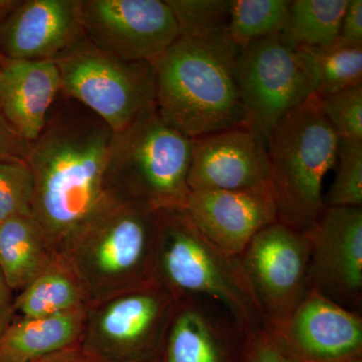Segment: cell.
Returning a JSON list of instances; mask_svg holds the SVG:
<instances>
[{"mask_svg":"<svg viewBox=\"0 0 362 362\" xmlns=\"http://www.w3.org/2000/svg\"><path fill=\"white\" fill-rule=\"evenodd\" d=\"M114 131L83 105L59 94L25 162L33 180V218L54 255L110 197L106 165Z\"/></svg>","mask_w":362,"mask_h":362,"instance_id":"1","label":"cell"},{"mask_svg":"<svg viewBox=\"0 0 362 362\" xmlns=\"http://www.w3.org/2000/svg\"><path fill=\"white\" fill-rule=\"evenodd\" d=\"M240 47L226 33L180 37L153 64L156 106L164 122L190 139L247 127L235 80Z\"/></svg>","mask_w":362,"mask_h":362,"instance_id":"2","label":"cell"},{"mask_svg":"<svg viewBox=\"0 0 362 362\" xmlns=\"http://www.w3.org/2000/svg\"><path fill=\"white\" fill-rule=\"evenodd\" d=\"M159 209L107 197L71 235L66 254L90 303L156 278Z\"/></svg>","mask_w":362,"mask_h":362,"instance_id":"3","label":"cell"},{"mask_svg":"<svg viewBox=\"0 0 362 362\" xmlns=\"http://www.w3.org/2000/svg\"><path fill=\"white\" fill-rule=\"evenodd\" d=\"M156 278L176 300L201 297L220 305L245 334L266 326L240 257L202 235L183 207L159 209Z\"/></svg>","mask_w":362,"mask_h":362,"instance_id":"4","label":"cell"},{"mask_svg":"<svg viewBox=\"0 0 362 362\" xmlns=\"http://www.w3.org/2000/svg\"><path fill=\"white\" fill-rule=\"evenodd\" d=\"M339 140L315 94L279 121L267 142L279 221L306 230L322 213V183Z\"/></svg>","mask_w":362,"mask_h":362,"instance_id":"5","label":"cell"},{"mask_svg":"<svg viewBox=\"0 0 362 362\" xmlns=\"http://www.w3.org/2000/svg\"><path fill=\"white\" fill-rule=\"evenodd\" d=\"M192 145L152 107L114 132L106 165L108 194L156 209L185 207Z\"/></svg>","mask_w":362,"mask_h":362,"instance_id":"6","label":"cell"},{"mask_svg":"<svg viewBox=\"0 0 362 362\" xmlns=\"http://www.w3.org/2000/svg\"><path fill=\"white\" fill-rule=\"evenodd\" d=\"M61 95L96 114L114 132L156 106L153 66L126 61L84 39L54 59Z\"/></svg>","mask_w":362,"mask_h":362,"instance_id":"7","label":"cell"},{"mask_svg":"<svg viewBox=\"0 0 362 362\" xmlns=\"http://www.w3.org/2000/svg\"><path fill=\"white\" fill-rule=\"evenodd\" d=\"M177 300L157 279L88 307L86 349L108 362H150L163 354Z\"/></svg>","mask_w":362,"mask_h":362,"instance_id":"8","label":"cell"},{"mask_svg":"<svg viewBox=\"0 0 362 362\" xmlns=\"http://www.w3.org/2000/svg\"><path fill=\"white\" fill-rule=\"evenodd\" d=\"M235 80L247 114V127L264 141L279 121L314 94L295 52L282 35L242 47Z\"/></svg>","mask_w":362,"mask_h":362,"instance_id":"9","label":"cell"},{"mask_svg":"<svg viewBox=\"0 0 362 362\" xmlns=\"http://www.w3.org/2000/svg\"><path fill=\"white\" fill-rule=\"evenodd\" d=\"M240 259L266 325L277 327L310 289L306 232L278 220L252 238Z\"/></svg>","mask_w":362,"mask_h":362,"instance_id":"10","label":"cell"},{"mask_svg":"<svg viewBox=\"0 0 362 362\" xmlns=\"http://www.w3.org/2000/svg\"><path fill=\"white\" fill-rule=\"evenodd\" d=\"M80 18L93 47L126 61L153 65L180 37L165 0H81Z\"/></svg>","mask_w":362,"mask_h":362,"instance_id":"11","label":"cell"},{"mask_svg":"<svg viewBox=\"0 0 362 362\" xmlns=\"http://www.w3.org/2000/svg\"><path fill=\"white\" fill-rule=\"evenodd\" d=\"M309 286L349 310L362 305V206H325L305 230Z\"/></svg>","mask_w":362,"mask_h":362,"instance_id":"12","label":"cell"},{"mask_svg":"<svg viewBox=\"0 0 362 362\" xmlns=\"http://www.w3.org/2000/svg\"><path fill=\"white\" fill-rule=\"evenodd\" d=\"M301 362H362V316L310 288L285 322L272 327Z\"/></svg>","mask_w":362,"mask_h":362,"instance_id":"13","label":"cell"},{"mask_svg":"<svg viewBox=\"0 0 362 362\" xmlns=\"http://www.w3.org/2000/svg\"><path fill=\"white\" fill-rule=\"evenodd\" d=\"M185 211L221 251L240 257L252 238L278 221L271 183L240 190L190 192Z\"/></svg>","mask_w":362,"mask_h":362,"instance_id":"14","label":"cell"},{"mask_svg":"<svg viewBox=\"0 0 362 362\" xmlns=\"http://www.w3.org/2000/svg\"><path fill=\"white\" fill-rule=\"evenodd\" d=\"M271 183L266 142L249 127L194 139L187 185L195 190H240Z\"/></svg>","mask_w":362,"mask_h":362,"instance_id":"15","label":"cell"},{"mask_svg":"<svg viewBox=\"0 0 362 362\" xmlns=\"http://www.w3.org/2000/svg\"><path fill=\"white\" fill-rule=\"evenodd\" d=\"M81 0H21L0 25V56L54 61L85 39Z\"/></svg>","mask_w":362,"mask_h":362,"instance_id":"16","label":"cell"},{"mask_svg":"<svg viewBox=\"0 0 362 362\" xmlns=\"http://www.w3.org/2000/svg\"><path fill=\"white\" fill-rule=\"evenodd\" d=\"M245 334L211 300H177L163 349L164 362H242Z\"/></svg>","mask_w":362,"mask_h":362,"instance_id":"17","label":"cell"},{"mask_svg":"<svg viewBox=\"0 0 362 362\" xmlns=\"http://www.w3.org/2000/svg\"><path fill=\"white\" fill-rule=\"evenodd\" d=\"M59 94L61 80L54 61L2 58L0 114L25 142L37 139Z\"/></svg>","mask_w":362,"mask_h":362,"instance_id":"18","label":"cell"},{"mask_svg":"<svg viewBox=\"0 0 362 362\" xmlns=\"http://www.w3.org/2000/svg\"><path fill=\"white\" fill-rule=\"evenodd\" d=\"M88 307L54 315L14 317L0 335V362H35L82 344Z\"/></svg>","mask_w":362,"mask_h":362,"instance_id":"19","label":"cell"},{"mask_svg":"<svg viewBox=\"0 0 362 362\" xmlns=\"http://www.w3.org/2000/svg\"><path fill=\"white\" fill-rule=\"evenodd\" d=\"M85 283L66 254L54 255L49 265L14 297L16 316L40 317L89 306Z\"/></svg>","mask_w":362,"mask_h":362,"instance_id":"20","label":"cell"},{"mask_svg":"<svg viewBox=\"0 0 362 362\" xmlns=\"http://www.w3.org/2000/svg\"><path fill=\"white\" fill-rule=\"evenodd\" d=\"M54 256L33 216L0 221V269L14 293L30 284Z\"/></svg>","mask_w":362,"mask_h":362,"instance_id":"21","label":"cell"},{"mask_svg":"<svg viewBox=\"0 0 362 362\" xmlns=\"http://www.w3.org/2000/svg\"><path fill=\"white\" fill-rule=\"evenodd\" d=\"M300 65L319 97L362 85V47L337 40L326 47H297Z\"/></svg>","mask_w":362,"mask_h":362,"instance_id":"22","label":"cell"},{"mask_svg":"<svg viewBox=\"0 0 362 362\" xmlns=\"http://www.w3.org/2000/svg\"><path fill=\"white\" fill-rule=\"evenodd\" d=\"M349 0H294L282 37L291 47H326L339 37Z\"/></svg>","mask_w":362,"mask_h":362,"instance_id":"23","label":"cell"},{"mask_svg":"<svg viewBox=\"0 0 362 362\" xmlns=\"http://www.w3.org/2000/svg\"><path fill=\"white\" fill-rule=\"evenodd\" d=\"M289 0H230L226 35L240 49L282 35L289 18Z\"/></svg>","mask_w":362,"mask_h":362,"instance_id":"24","label":"cell"},{"mask_svg":"<svg viewBox=\"0 0 362 362\" xmlns=\"http://www.w3.org/2000/svg\"><path fill=\"white\" fill-rule=\"evenodd\" d=\"M181 37L207 39L226 33L230 0H165Z\"/></svg>","mask_w":362,"mask_h":362,"instance_id":"25","label":"cell"},{"mask_svg":"<svg viewBox=\"0 0 362 362\" xmlns=\"http://www.w3.org/2000/svg\"><path fill=\"white\" fill-rule=\"evenodd\" d=\"M337 173L326 206H362V142L340 139Z\"/></svg>","mask_w":362,"mask_h":362,"instance_id":"26","label":"cell"},{"mask_svg":"<svg viewBox=\"0 0 362 362\" xmlns=\"http://www.w3.org/2000/svg\"><path fill=\"white\" fill-rule=\"evenodd\" d=\"M33 175L26 162H0V221L33 216Z\"/></svg>","mask_w":362,"mask_h":362,"instance_id":"27","label":"cell"},{"mask_svg":"<svg viewBox=\"0 0 362 362\" xmlns=\"http://www.w3.org/2000/svg\"><path fill=\"white\" fill-rule=\"evenodd\" d=\"M319 99L324 114L340 139L362 142V85Z\"/></svg>","mask_w":362,"mask_h":362,"instance_id":"28","label":"cell"},{"mask_svg":"<svg viewBox=\"0 0 362 362\" xmlns=\"http://www.w3.org/2000/svg\"><path fill=\"white\" fill-rule=\"evenodd\" d=\"M242 362H301L271 326L247 333Z\"/></svg>","mask_w":362,"mask_h":362,"instance_id":"29","label":"cell"},{"mask_svg":"<svg viewBox=\"0 0 362 362\" xmlns=\"http://www.w3.org/2000/svg\"><path fill=\"white\" fill-rule=\"evenodd\" d=\"M30 147L0 114V162L25 161Z\"/></svg>","mask_w":362,"mask_h":362,"instance_id":"30","label":"cell"},{"mask_svg":"<svg viewBox=\"0 0 362 362\" xmlns=\"http://www.w3.org/2000/svg\"><path fill=\"white\" fill-rule=\"evenodd\" d=\"M338 40L351 47H362V0H349Z\"/></svg>","mask_w":362,"mask_h":362,"instance_id":"31","label":"cell"},{"mask_svg":"<svg viewBox=\"0 0 362 362\" xmlns=\"http://www.w3.org/2000/svg\"><path fill=\"white\" fill-rule=\"evenodd\" d=\"M35 362H108L94 352L86 349L84 345L78 344L69 349L59 350L56 354L42 357Z\"/></svg>","mask_w":362,"mask_h":362,"instance_id":"32","label":"cell"},{"mask_svg":"<svg viewBox=\"0 0 362 362\" xmlns=\"http://www.w3.org/2000/svg\"><path fill=\"white\" fill-rule=\"evenodd\" d=\"M14 292L9 287L1 269H0V335L13 322L14 312Z\"/></svg>","mask_w":362,"mask_h":362,"instance_id":"33","label":"cell"},{"mask_svg":"<svg viewBox=\"0 0 362 362\" xmlns=\"http://www.w3.org/2000/svg\"><path fill=\"white\" fill-rule=\"evenodd\" d=\"M21 0H0V25L6 20L14 8L18 6Z\"/></svg>","mask_w":362,"mask_h":362,"instance_id":"34","label":"cell"},{"mask_svg":"<svg viewBox=\"0 0 362 362\" xmlns=\"http://www.w3.org/2000/svg\"><path fill=\"white\" fill-rule=\"evenodd\" d=\"M150 362H164L163 356L157 357V358L153 359V361H151Z\"/></svg>","mask_w":362,"mask_h":362,"instance_id":"35","label":"cell"},{"mask_svg":"<svg viewBox=\"0 0 362 362\" xmlns=\"http://www.w3.org/2000/svg\"><path fill=\"white\" fill-rule=\"evenodd\" d=\"M1 61H2V57L0 56V63H1Z\"/></svg>","mask_w":362,"mask_h":362,"instance_id":"36","label":"cell"}]
</instances>
